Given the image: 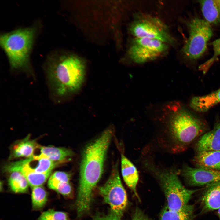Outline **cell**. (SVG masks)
<instances>
[{
  "instance_id": "29",
  "label": "cell",
  "mask_w": 220,
  "mask_h": 220,
  "mask_svg": "<svg viewBox=\"0 0 220 220\" xmlns=\"http://www.w3.org/2000/svg\"><path fill=\"white\" fill-rule=\"evenodd\" d=\"M132 220H150L139 208L137 207L133 215Z\"/></svg>"
},
{
  "instance_id": "21",
  "label": "cell",
  "mask_w": 220,
  "mask_h": 220,
  "mask_svg": "<svg viewBox=\"0 0 220 220\" xmlns=\"http://www.w3.org/2000/svg\"><path fill=\"white\" fill-rule=\"evenodd\" d=\"M33 163L28 161V159L21 160L22 163L29 169L38 173H45L51 172L52 170L59 163L46 158H35L33 156L30 157Z\"/></svg>"
},
{
  "instance_id": "3",
  "label": "cell",
  "mask_w": 220,
  "mask_h": 220,
  "mask_svg": "<svg viewBox=\"0 0 220 220\" xmlns=\"http://www.w3.org/2000/svg\"><path fill=\"white\" fill-rule=\"evenodd\" d=\"M141 162L145 170L158 182L164 193L167 201L166 205L169 209L178 211L188 205L196 190L185 188L180 181L176 170L157 164L149 154L142 156Z\"/></svg>"
},
{
  "instance_id": "18",
  "label": "cell",
  "mask_w": 220,
  "mask_h": 220,
  "mask_svg": "<svg viewBox=\"0 0 220 220\" xmlns=\"http://www.w3.org/2000/svg\"><path fill=\"white\" fill-rule=\"evenodd\" d=\"M205 20L209 24L220 23V0L198 1Z\"/></svg>"
},
{
  "instance_id": "14",
  "label": "cell",
  "mask_w": 220,
  "mask_h": 220,
  "mask_svg": "<svg viewBox=\"0 0 220 220\" xmlns=\"http://www.w3.org/2000/svg\"><path fill=\"white\" fill-rule=\"evenodd\" d=\"M39 148L40 153L33 157L46 158L60 163L70 160L74 155L72 150L64 147L39 146Z\"/></svg>"
},
{
  "instance_id": "20",
  "label": "cell",
  "mask_w": 220,
  "mask_h": 220,
  "mask_svg": "<svg viewBox=\"0 0 220 220\" xmlns=\"http://www.w3.org/2000/svg\"><path fill=\"white\" fill-rule=\"evenodd\" d=\"M194 209L193 206L188 204L180 210L173 211L166 205L161 211L160 220H192Z\"/></svg>"
},
{
  "instance_id": "10",
  "label": "cell",
  "mask_w": 220,
  "mask_h": 220,
  "mask_svg": "<svg viewBox=\"0 0 220 220\" xmlns=\"http://www.w3.org/2000/svg\"><path fill=\"white\" fill-rule=\"evenodd\" d=\"M180 171L186 182L191 185L208 186L220 182V170L185 165Z\"/></svg>"
},
{
  "instance_id": "1",
  "label": "cell",
  "mask_w": 220,
  "mask_h": 220,
  "mask_svg": "<svg viewBox=\"0 0 220 220\" xmlns=\"http://www.w3.org/2000/svg\"><path fill=\"white\" fill-rule=\"evenodd\" d=\"M113 134L112 127L107 128L83 150L76 202L78 217L85 214L90 208L92 192L102 176L107 150Z\"/></svg>"
},
{
  "instance_id": "12",
  "label": "cell",
  "mask_w": 220,
  "mask_h": 220,
  "mask_svg": "<svg viewBox=\"0 0 220 220\" xmlns=\"http://www.w3.org/2000/svg\"><path fill=\"white\" fill-rule=\"evenodd\" d=\"M6 171L11 173L17 171L21 172L26 179L29 185L32 188L42 186L50 176L51 172L45 173H38L29 169L21 160L11 163L6 166Z\"/></svg>"
},
{
  "instance_id": "19",
  "label": "cell",
  "mask_w": 220,
  "mask_h": 220,
  "mask_svg": "<svg viewBox=\"0 0 220 220\" xmlns=\"http://www.w3.org/2000/svg\"><path fill=\"white\" fill-rule=\"evenodd\" d=\"M202 201L207 211L218 210L220 207V182L208 185L203 194Z\"/></svg>"
},
{
  "instance_id": "4",
  "label": "cell",
  "mask_w": 220,
  "mask_h": 220,
  "mask_svg": "<svg viewBox=\"0 0 220 220\" xmlns=\"http://www.w3.org/2000/svg\"><path fill=\"white\" fill-rule=\"evenodd\" d=\"M48 71L55 91L61 96L79 90L86 76L83 62L78 57L72 56L55 58L51 62Z\"/></svg>"
},
{
  "instance_id": "6",
  "label": "cell",
  "mask_w": 220,
  "mask_h": 220,
  "mask_svg": "<svg viewBox=\"0 0 220 220\" xmlns=\"http://www.w3.org/2000/svg\"><path fill=\"white\" fill-rule=\"evenodd\" d=\"M188 38L184 46L183 52L188 59L195 60L200 58L206 51L208 42L213 32L210 24L198 18L192 19L188 24Z\"/></svg>"
},
{
  "instance_id": "23",
  "label": "cell",
  "mask_w": 220,
  "mask_h": 220,
  "mask_svg": "<svg viewBox=\"0 0 220 220\" xmlns=\"http://www.w3.org/2000/svg\"><path fill=\"white\" fill-rule=\"evenodd\" d=\"M31 199L33 208L35 209H41L45 206L47 201V193L42 186L33 187L32 189Z\"/></svg>"
},
{
  "instance_id": "13",
  "label": "cell",
  "mask_w": 220,
  "mask_h": 220,
  "mask_svg": "<svg viewBox=\"0 0 220 220\" xmlns=\"http://www.w3.org/2000/svg\"><path fill=\"white\" fill-rule=\"evenodd\" d=\"M121 173L124 181L140 201L136 190L139 179L137 169L132 163L122 154H121Z\"/></svg>"
},
{
  "instance_id": "27",
  "label": "cell",
  "mask_w": 220,
  "mask_h": 220,
  "mask_svg": "<svg viewBox=\"0 0 220 220\" xmlns=\"http://www.w3.org/2000/svg\"><path fill=\"white\" fill-rule=\"evenodd\" d=\"M49 178L57 181L69 182L71 174L65 172L57 171L53 174Z\"/></svg>"
},
{
  "instance_id": "11",
  "label": "cell",
  "mask_w": 220,
  "mask_h": 220,
  "mask_svg": "<svg viewBox=\"0 0 220 220\" xmlns=\"http://www.w3.org/2000/svg\"><path fill=\"white\" fill-rule=\"evenodd\" d=\"M197 152L220 151V120L217 119L213 128L199 138L196 145Z\"/></svg>"
},
{
  "instance_id": "9",
  "label": "cell",
  "mask_w": 220,
  "mask_h": 220,
  "mask_svg": "<svg viewBox=\"0 0 220 220\" xmlns=\"http://www.w3.org/2000/svg\"><path fill=\"white\" fill-rule=\"evenodd\" d=\"M168 44L160 41L146 38H136L132 40L128 54L132 61L142 63L154 60L164 54Z\"/></svg>"
},
{
  "instance_id": "7",
  "label": "cell",
  "mask_w": 220,
  "mask_h": 220,
  "mask_svg": "<svg viewBox=\"0 0 220 220\" xmlns=\"http://www.w3.org/2000/svg\"><path fill=\"white\" fill-rule=\"evenodd\" d=\"M130 32L136 38H146L173 44L175 39L166 25L158 18L146 15L138 16L130 27Z\"/></svg>"
},
{
  "instance_id": "22",
  "label": "cell",
  "mask_w": 220,
  "mask_h": 220,
  "mask_svg": "<svg viewBox=\"0 0 220 220\" xmlns=\"http://www.w3.org/2000/svg\"><path fill=\"white\" fill-rule=\"evenodd\" d=\"M10 173L8 182L11 190L17 193L27 192L29 185L24 175L17 171H13Z\"/></svg>"
},
{
  "instance_id": "17",
  "label": "cell",
  "mask_w": 220,
  "mask_h": 220,
  "mask_svg": "<svg viewBox=\"0 0 220 220\" xmlns=\"http://www.w3.org/2000/svg\"><path fill=\"white\" fill-rule=\"evenodd\" d=\"M39 145L34 140L30 138V135L16 142L11 149L10 159L20 157L30 158L33 156L34 152Z\"/></svg>"
},
{
  "instance_id": "15",
  "label": "cell",
  "mask_w": 220,
  "mask_h": 220,
  "mask_svg": "<svg viewBox=\"0 0 220 220\" xmlns=\"http://www.w3.org/2000/svg\"><path fill=\"white\" fill-rule=\"evenodd\" d=\"M193 162L196 167L220 170V151L197 152Z\"/></svg>"
},
{
  "instance_id": "2",
  "label": "cell",
  "mask_w": 220,
  "mask_h": 220,
  "mask_svg": "<svg viewBox=\"0 0 220 220\" xmlns=\"http://www.w3.org/2000/svg\"><path fill=\"white\" fill-rule=\"evenodd\" d=\"M174 110L164 128L156 137L158 147L172 154L186 150L207 128L202 120L181 106Z\"/></svg>"
},
{
  "instance_id": "26",
  "label": "cell",
  "mask_w": 220,
  "mask_h": 220,
  "mask_svg": "<svg viewBox=\"0 0 220 220\" xmlns=\"http://www.w3.org/2000/svg\"><path fill=\"white\" fill-rule=\"evenodd\" d=\"M214 50L212 57L205 63L201 64L199 68L204 72L207 71L215 62L218 57L220 56V38L214 41L212 44Z\"/></svg>"
},
{
  "instance_id": "16",
  "label": "cell",
  "mask_w": 220,
  "mask_h": 220,
  "mask_svg": "<svg viewBox=\"0 0 220 220\" xmlns=\"http://www.w3.org/2000/svg\"><path fill=\"white\" fill-rule=\"evenodd\" d=\"M220 103V89L205 95L196 96L192 98L190 106L195 111L205 112Z\"/></svg>"
},
{
  "instance_id": "28",
  "label": "cell",
  "mask_w": 220,
  "mask_h": 220,
  "mask_svg": "<svg viewBox=\"0 0 220 220\" xmlns=\"http://www.w3.org/2000/svg\"><path fill=\"white\" fill-rule=\"evenodd\" d=\"M121 217L111 211L107 214L95 216L93 220H122Z\"/></svg>"
},
{
  "instance_id": "25",
  "label": "cell",
  "mask_w": 220,
  "mask_h": 220,
  "mask_svg": "<svg viewBox=\"0 0 220 220\" xmlns=\"http://www.w3.org/2000/svg\"><path fill=\"white\" fill-rule=\"evenodd\" d=\"M38 219L39 220H71L66 213L52 209L42 212Z\"/></svg>"
},
{
  "instance_id": "24",
  "label": "cell",
  "mask_w": 220,
  "mask_h": 220,
  "mask_svg": "<svg viewBox=\"0 0 220 220\" xmlns=\"http://www.w3.org/2000/svg\"><path fill=\"white\" fill-rule=\"evenodd\" d=\"M48 186L50 189L65 196H70L72 193V188L69 182L57 181L49 178Z\"/></svg>"
},
{
  "instance_id": "8",
  "label": "cell",
  "mask_w": 220,
  "mask_h": 220,
  "mask_svg": "<svg viewBox=\"0 0 220 220\" xmlns=\"http://www.w3.org/2000/svg\"><path fill=\"white\" fill-rule=\"evenodd\" d=\"M99 193L111 211L122 216L127 204L126 191L122 184L118 166L113 168L105 183L99 188Z\"/></svg>"
},
{
  "instance_id": "5",
  "label": "cell",
  "mask_w": 220,
  "mask_h": 220,
  "mask_svg": "<svg viewBox=\"0 0 220 220\" xmlns=\"http://www.w3.org/2000/svg\"><path fill=\"white\" fill-rule=\"evenodd\" d=\"M35 33V28L30 27L18 29L1 36V45L12 68L27 66Z\"/></svg>"
},
{
  "instance_id": "30",
  "label": "cell",
  "mask_w": 220,
  "mask_h": 220,
  "mask_svg": "<svg viewBox=\"0 0 220 220\" xmlns=\"http://www.w3.org/2000/svg\"><path fill=\"white\" fill-rule=\"evenodd\" d=\"M218 214L219 219V220H220V207L218 209Z\"/></svg>"
}]
</instances>
